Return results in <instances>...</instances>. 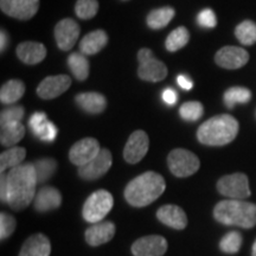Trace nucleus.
Segmentation results:
<instances>
[{
	"label": "nucleus",
	"instance_id": "nucleus-1",
	"mask_svg": "<svg viewBox=\"0 0 256 256\" xmlns=\"http://www.w3.org/2000/svg\"><path fill=\"white\" fill-rule=\"evenodd\" d=\"M38 183L34 162H26L11 168L6 174L8 198L6 204L14 211H20L30 206L34 200Z\"/></svg>",
	"mask_w": 256,
	"mask_h": 256
},
{
	"label": "nucleus",
	"instance_id": "nucleus-2",
	"mask_svg": "<svg viewBox=\"0 0 256 256\" xmlns=\"http://www.w3.org/2000/svg\"><path fill=\"white\" fill-rule=\"evenodd\" d=\"M165 188V179L162 174L147 171L127 184L124 198L132 206L144 208L158 200L164 194Z\"/></svg>",
	"mask_w": 256,
	"mask_h": 256
},
{
	"label": "nucleus",
	"instance_id": "nucleus-3",
	"mask_svg": "<svg viewBox=\"0 0 256 256\" xmlns=\"http://www.w3.org/2000/svg\"><path fill=\"white\" fill-rule=\"evenodd\" d=\"M238 121L229 114H220L202 124L197 130L198 142L206 146H224L238 133Z\"/></svg>",
	"mask_w": 256,
	"mask_h": 256
},
{
	"label": "nucleus",
	"instance_id": "nucleus-4",
	"mask_svg": "<svg viewBox=\"0 0 256 256\" xmlns=\"http://www.w3.org/2000/svg\"><path fill=\"white\" fill-rule=\"evenodd\" d=\"M214 217L224 226L250 229L256 226V204L240 200H226L216 204Z\"/></svg>",
	"mask_w": 256,
	"mask_h": 256
},
{
	"label": "nucleus",
	"instance_id": "nucleus-5",
	"mask_svg": "<svg viewBox=\"0 0 256 256\" xmlns=\"http://www.w3.org/2000/svg\"><path fill=\"white\" fill-rule=\"evenodd\" d=\"M114 206L112 194L107 190H98L92 192L83 206L82 216L89 223H98L110 212Z\"/></svg>",
	"mask_w": 256,
	"mask_h": 256
},
{
	"label": "nucleus",
	"instance_id": "nucleus-6",
	"mask_svg": "<svg viewBox=\"0 0 256 256\" xmlns=\"http://www.w3.org/2000/svg\"><path fill=\"white\" fill-rule=\"evenodd\" d=\"M168 165L172 174L178 178L190 177L200 170V162L198 156L184 148H176L170 152Z\"/></svg>",
	"mask_w": 256,
	"mask_h": 256
},
{
	"label": "nucleus",
	"instance_id": "nucleus-7",
	"mask_svg": "<svg viewBox=\"0 0 256 256\" xmlns=\"http://www.w3.org/2000/svg\"><path fill=\"white\" fill-rule=\"evenodd\" d=\"M138 60H139V69L138 75L139 78L147 82H160L168 76V68L165 63L154 58L152 50L142 48L138 52Z\"/></svg>",
	"mask_w": 256,
	"mask_h": 256
},
{
	"label": "nucleus",
	"instance_id": "nucleus-8",
	"mask_svg": "<svg viewBox=\"0 0 256 256\" xmlns=\"http://www.w3.org/2000/svg\"><path fill=\"white\" fill-rule=\"evenodd\" d=\"M216 186L222 196L232 200H244L250 196L249 180L244 174L224 176L217 182Z\"/></svg>",
	"mask_w": 256,
	"mask_h": 256
},
{
	"label": "nucleus",
	"instance_id": "nucleus-9",
	"mask_svg": "<svg viewBox=\"0 0 256 256\" xmlns=\"http://www.w3.org/2000/svg\"><path fill=\"white\" fill-rule=\"evenodd\" d=\"M113 164V156L110 150L101 148L100 153L88 164L78 168V176L84 180H95L110 171Z\"/></svg>",
	"mask_w": 256,
	"mask_h": 256
},
{
	"label": "nucleus",
	"instance_id": "nucleus-10",
	"mask_svg": "<svg viewBox=\"0 0 256 256\" xmlns=\"http://www.w3.org/2000/svg\"><path fill=\"white\" fill-rule=\"evenodd\" d=\"M101 151L100 144L94 138H84L75 142L69 151V159L74 165L81 166L88 164Z\"/></svg>",
	"mask_w": 256,
	"mask_h": 256
},
{
	"label": "nucleus",
	"instance_id": "nucleus-11",
	"mask_svg": "<svg viewBox=\"0 0 256 256\" xmlns=\"http://www.w3.org/2000/svg\"><path fill=\"white\" fill-rule=\"evenodd\" d=\"M150 147L148 136L139 130L130 134L124 148V158L128 164H138L147 154Z\"/></svg>",
	"mask_w": 256,
	"mask_h": 256
},
{
	"label": "nucleus",
	"instance_id": "nucleus-12",
	"mask_svg": "<svg viewBox=\"0 0 256 256\" xmlns=\"http://www.w3.org/2000/svg\"><path fill=\"white\" fill-rule=\"evenodd\" d=\"M0 8L10 17L28 20L37 14L40 0H0Z\"/></svg>",
	"mask_w": 256,
	"mask_h": 256
},
{
	"label": "nucleus",
	"instance_id": "nucleus-13",
	"mask_svg": "<svg viewBox=\"0 0 256 256\" xmlns=\"http://www.w3.org/2000/svg\"><path fill=\"white\" fill-rule=\"evenodd\" d=\"M249 54L247 50L240 46H226L217 51L215 62L224 69H240L248 63Z\"/></svg>",
	"mask_w": 256,
	"mask_h": 256
},
{
	"label": "nucleus",
	"instance_id": "nucleus-14",
	"mask_svg": "<svg viewBox=\"0 0 256 256\" xmlns=\"http://www.w3.org/2000/svg\"><path fill=\"white\" fill-rule=\"evenodd\" d=\"M134 256H162L168 252V241L160 235L144 236L132 244Z\"/></svg>",
	"mask_w": 256,
	"mask_h": 256
},
{
	"label": "nucleus",
	"instance_id": "nucleus-15",
	"mask_svg": "<svg viewBox=\"0 0 256 256\" xmlns=\"http://www.w3.org/2000/svg\"><path fill=\"white\" fill-rule=\"evenodd\" d=\"M80 25L72 18H66L58 22L55 26V40L57 46L63 51L72 50L80 37Z\"/></svg>",
	"mask_w": 256,
	"mask_h": 256
},
{
	"label": "nucleus",
	"instance_id": "nucleus-16",
	"mask_svg": "<svg viewBox=\"0 0 256 256\" xmlns=\"http://www.w3.org/2000/svg\"><path fill=\"white\" fill-rule=\"evenodd\" d=\"M72 86V78L68 75L48 76L37 87V95L44 100H52L66 92Z\"/></svg>",
	"mask_w": 256,
	"mask_h": 256
},
{
	"label": "nucleus",
	"instance_id": "nucleus-17",
	"mask_svg": "<svg viewBox=\"0 0 256 256\" xmlns=\"http://www.w3.org/2000/svg\"><path fill=\"white\" fill-rule=\"evenodd\" d=\"M156 218L165 226L177 230L185 229L188 226V216L180 206L168 204L159 208L156 211Z\"/></svg>",
	"mask_w": 256,
	"mask_h": 256
},
{
	"label": "nucleus",
	"instance_id": "nucleus-18",
	"mask_svg": "<svg viewBox=\"0 0 256 256\" xmlns=\"http://www.w3.org/2000/svg\"><path fill=\"white\" fill-rule=\"evenodd\" d=\"M62 204V194L52 186H44L37 192L34 200V206L38 212H49L58 209Z\"/></svg>",
	"mask_w": 256,
	"mask_h": 256
},
{
	"label": "nucleus",
	"instance_id": "nucleus-19",
	"mask_svg": "<svg viewBox=\"0 0 256 256\" xmlns=\"http://www.w3.org/2000/svg\"><path fill=\"white\" fill-rule=\"evenodd\" d=\"M115 235V226L112 222H98L86 230V241L92 247L110 242Z\"/></svg>",
	"mask_w": 256,
	"mask_h": 256
},
{
	"label": "nucleus",
	"instance_id": "nucleus-20",
	"mask_svg": "<svg viewBox=\"0 0 256 256\" xmlns=\"http://www.w3.org/2000/svg\"><path fill=\"white\" fill-rule=\"evenodd\" d=\"M17 56L28 66L40 63L46 56V48L38 42H23L17 46Z\"/></svg>",
	"mask_w": 256,
	"mask_h": 256
},
{
	"label": "nucleus",
	"instance_id": "nucleus-21",
	"mask_svg": "<svg viewBox=\"0 0 256 256\" xmlns=\"http://www.w3.org/2000/svg\"><path fill=\"white\" fill-rule=\"evenodd\" d=\"M51 243L43 234H34L24 242L19 256H50Z\"/></svg>",
	"mask_w": 256,
	"mask_h": 256
},
{
	"label": "nucleus",
	"instance_id": "nucleus-22",
	"mask_svg": "<svg viewBox=\"0 0 256 256\" xmlns=\"http://www.w3.org/2000/svg\"><path fill=\"white\" fill-rule=\"evenodd\" d=\"M76 104L82 110L89 114H100L107 107V100L100 92H81L75 98Z\"/></svg>",
	"mask_w": 256,
	"mask_h": 256
},
{
	"label": "nucleus",
	"instance_id": "nucleus-23",
	"mask_svg": "<svg viewBox=\"0 0 256 256\" xmlns=\"http://www.w3.org/2000/svg\"><path fill=\"white\" fill-rule=\"evenodd\" d=\"M108 43V34L104 30H95L86 34L80 43V50L83 55L92 56L104 49Z\"/></svg>",
	"mask_w": 256,
	"mask_h": 256
},
{
	"label": "nucleus",
	"instance_id": "nucleus-24",
	"mask_svg": "<svg viewBox=\"0 0 256 256\" xmlns=\"http://www.w3.org/2000/svg\"><path fill=\"white\" fill-rule=\"evenodd\" d=\"M25 92V84L20 80H10L0 89V101L12 104L20 100Z\"/></svg>",
	"mask_w": 256,
	"mask_h": 256
},
{
	"label": "nucleus",
	"instance_id": "nucleus-25",
	"mask_svg": "<svg viewBox=\"0 0 256 256\" xmlns=\"http://www.w3.org/2000/svg\"><path fill=\"white\" fill-rule=\"evenodd\" d=\"M25 136V127L22 122H12L2 126L0 142L5 147H14Z\"/></svg>",
	"mask_w": 256,
	"mask_h": 256
},
{
	"label": "nucleus",
	"instance_id": "nucleus-26",
	"mask_svg": "<svg viewBox=\"0 0 256 256\" xmlns=\"http://www.w3.org/2000/svg\"><path fill=\"white\" fill-rule=\"evenodd\" d=\"M26 156V150L24 147H11L8 151L0 154V171L5 174V171L23 164V160Z\"/></svg>",
	"mask_w": 256,
	"mask_h": 256
},
{
	"label": "nucleus",
	"instance_id": "nucleus-27",
	"mask_svg": "<svg viewBox=\"0 0 256 256\" xmlns=\"http://www.w3.org/2000/svg\"><path fill=\"white\" fill-rule=\"evenodd\" d=\"M176 14L174 8L166 6V8H160L152 10L146 18V23L153 30H159V28H165L168 25Z\"/></svg>",
	"mask_w": 256,
	"mask_h": 256
},
{
	"label": "nucleus",
	"instance_id": "nucleus-28",
	"mask_svg": "<svg viewBox=\"0 0 256 256\" xmlns=\"http://www.w3.org/2000/svg\"><path fill=\"white\" fill-rule=\"evenodd\" d=\"M68 66L70 72L76 80L78 81H84L89 76V62L87 57L82 52H72L68 57Z\"/></svg>",
	"mask_w": 256,
	"mask_h": 256
},
{
	"label": "nucleus",
	"instance_id": "nucleus-29",
	"mask_svg": "<svg viewBox=\"0 0 256 256\" xmlns=\"http://www.w3.org/2000/svg\"><path fill=\"white\" fill-rule=\"evenodd\" d=\"M252 98V92L243 87H232L224 92L223 101L226 108L232 110L238 104H248Z\"/></svg>",
	"mask_w": 256,
	"mask_h": 256
},
{
	"label": "nucleus",
	"instance_id": "nucleus-30",
	"mask_svg": "<svg viewBox=\"0 0 256 256\" xmlns=\"http://www.w3.org/2000/svg\"><path fill=\"white\" fill-rule=\"evenodd\" d=\"M190 40V34H188V28L184 26H179L171 32L166 38L165 46L166 50L170 52H176V51L180 50L188 43Z\"/></svg>",
	"mask_w": 256,
	"mask_h": 256
},
{
	"label": "nucleus",
	"instance_id": "nucleus-31",
	"mask_svg": "<svg viewBox=\"0 0 256 256\" xmlns=\"http://www.w3.org/2000/svg\"><path fill=\"white\" fill-rule=\"evenodd\" d=\"M34 170H36L38 183H46L55 174L57 170V162L52 158L38 159L34 162Z\"/></svg>",
	"mask_w": 256,
	"mask_h": 256
},
{
	"label": "nucleus",
	"instance_id": "nucleus-32",
	"mask_svg": "<svg viewBox=\"0 0 256 256\" xmlns=\"http://www.w3.org/2000/svg\"><path fill=\"white\" fill-rule=\"evenodd\" d=\"M235 36L242 46H252L256 43V24L252 20H244L235 28Z\"/></svg>",
	"mask_w": 256,
	"mask_h": 256
},
{
	"label": "nucleus",
	"instance_id": "nucleus-33",
	"mask_svg": "<svg viewBox=\"0 0 256 256\" xmlns=\"http://www.w3.org/2000/svg\"><path fill=\"white\" fill-rule=\"evenodd\" d=\"M204 107L200 102L198 101H188L182 104L179 108V115L182 119L188 122H194V121L200 120L203 116Z\"/></svg>",
	"mask_w": 256,
	"mask_h": 256
},
{
	"label": "nucleus",
	"instance_id": "nucleus-34",
	"mask_svg": "<svg viewBox=\"0 0 256 256\" xmlns=\"http://www.w3.org/2000/svg\"><path fill=\"white\" fill-rule=\"evenodd\" d=\"M243 238L238 232H230L223 236L220 242V250L226 254H236L241 249Z\"/></svg>",
	"mask_w": 256,
	"mask_h": 256
},
{
	"label": "nucleus",
	"instance_id": "nucleus-35",
	"mask_svg": "<svg viewBox=\"0 0 256 256\" xmlns=\"http://www.w3.org/2000/svg\"><path fill=\"white\" fill-rule=\"evenodd\" d=\"M98 11V0H78L75 5V14L81 19L94 18Z\"/></svg>",
	"mask_w": 256,
	"mask_h": 256
},
{
	"label": "nucleus",
	"instance_id": "nucleus-36",
	"mask_svg": "<svg viewBox=\"0 0 256 256\" xmlns=\"http://www.w3.org/2000/svg\"><path fill=\"white\" fill-rule=\"evenodd\" d=\"M24 118V108L22 106H12V107L6 108L0 114V124H12V122H22Z\"/></svg>",
	"mask_w": 256,
	"mask_h": 256
},
{
	"label": "nucleus",
	"instance_id": "nucleus-37",
	"mask_svg": "<svg viewBox=\"0 0 256 256\" xmlns=\"http://www.w3.org/2000/svg\"><path fill=\"white\" fill-rule=\"evenodd\" d=\"M16 226H17V223H16L14 216L8 212L0 214V238H2V241L8 238L14 232Z\"/></svg>",
	"mask_w": 256,
	"mask_h": 256
},
{
	"label": "nucleus",
	"instance_id": "nucleus-38",
	"mask_svg": "<svg viewBox=\"0 0 256 256\" xmlns=\"http://www.w3.org/2000/svg\"><path fill=\"white\" fill-rule=\"evenodd\" d=\"M48 124H49V120H48L46 114L43 113V112L34 113L31 115L30 120H28V124H30L31 130L34 132V136L38 138H40L42 134H43Z\"/></svg>",
	"mask_w": 256,
	"mask_h": 256
},
{
	"label": "nucleus",
	"instance_id": "nucleus-39",
	"mask_svg": "<svg viewBox=\"0 0 256 256\" xmlns=\"http://www.w3.org/2000/svg\"><path fill=\"white\" fill-rule=\"evenodd\" d=\"M197 23L202 28H212L217 25V18L215 12L211 8H204L197 16Z\"/></svg>",
	"mask_w": 256,
	"mask_h": 256
},
{
	"label": "nucleus",
	"instance_id": "nucleus-40",
	"mask_svg": "<svg viewBox=\"0 0 256 256\" xmlns=\"http://www.w3.org/2000/svg\"><path fill=\"white\" fill-rule=\"evenodd\" d=\"M56 136H57V127L51 122V121H49V124H48V126L46 127V130H44V132L40 136V139L42 142H51L56 139Z\"/></svg>",
	"mask_w": 256,
	"mask_h": 256
},
{
	"label": "nucleus",
	"instance_id": "nucleus-41",
	"mask_svg": "<svg viewBox=\"0 0 256 256\" xmlns=\"http://www.w3.org/2000/svg\"><path fill=\"white\" fill-rule=\"evenodd\" d=\"M162 100H164L165 104L170 106L174 104L176 102L178 101V92L174 90L172 88H168L162 92Z\"/></svg>",
	"mask_w": 256,
	"mask_h": 256
},
{
	"label": "nucleus",
	"instance_id": "nucleus-42",
	"mask_svg": "<svg viewBox=\"0 0 256 256\" xmlns=\"http://www.w3.org/2000/svg\"><path fill=\"white\" fill-rule=\"evenodd\" d=\"M177 82L179 87L185 89V90H191L192 87H194V83L186 75H179L177 78Z\"/></svg>",
	"mask_w": 256,
	"mask_h": 256
},
{
	"label": "nucleus",
	"instance_id": "nucleus-43",
	"mask_svg": "<svg viewBox=\"0 0 256 256\" xmlns=\"http://www.w3.org/2000/svg\"><path fill=\"white\" fill-rule=\"evenodd\" d=\"M2 188H0V194H2V202L6 203V198H8V185H6V174H2Z\"/></svg>",
	"mask_w": 256,
	"mask_h": 256
},
{
	"label": "nucleus",
	"instance_id": "nucleus-44",
	"mask_svg": "<svg viewBox=\"0 0 256 256\" xmlns=\"http://www.w3.org/2000/svg\"><path fill=\"white\" fill-rule=\"evenodd\" d=\"M0 34H2V37H0V40H2V44H0V50H2V52H4L6 46H8V34H6L4 30H2Z\"/></svg>",
	"mask_w": 256,
	"mask_h": 256
},
{
	"label": "nucleus",
	"instance_id": "nucleus-45",
	"mask_svg": "<svg viewBox=\"0 0 256 256\" xmlns=\"http://www.w3.org/2000/svg\"><path fill=\"white\" fill-rule=\"evenodd\" d=\"M252 256H256V240H255L254 244H252Z\"/></svg>",
	"mask_w": 256,
	"mask_h": 256
}]
</instances>
